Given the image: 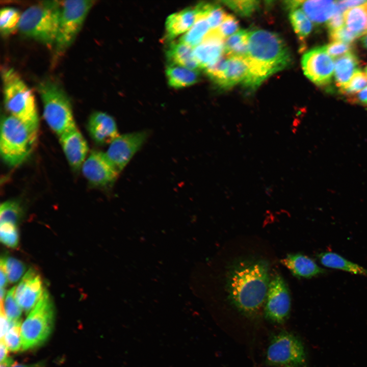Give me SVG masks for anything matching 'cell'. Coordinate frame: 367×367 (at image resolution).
Listing matches in <instances>:
<instances>
[{
	"mask_svg": "<svg viewBox=\"0 0 367 367\" xmlns=\"http://www.w3.org/2000/svg\"><path fill=\"white\" fill-rule=\"evenodd\" d=\"M0 238L5 245L10 248H16L19 241L16 225L10 223H1Z\"/></svg>",
	"mask_w": 367,
	"mask_h": 367,
	"instance_id": "cell-36",
	"label": "cell"
},
{
	"mask_svg": "<svg viewBox=\"0 0 367 367\" xmlns=\"http://www.w3.org/2000/svg\"><path fill=\"white\" fill-rule=\"evenodd\" d=\"M367 85V75L358 70L353 75L350 81L344 87L340 88L342 93L352 95L364 88Z\"/></svg>",
	"mask_w": 367,
	"mask_h": 367,
	"instance_id": "cell-37",
	"label": "cell"
},
{
	"mask_svg": "<svg viewBox=\"0 0 367 367\" xmlns=\"http://www.w3.org/2000/svg\"><path fill=\"white\" fill-rule=\"evenodd\" d=\"M45 291L40 275L35 270L30 269L16 287L15 296L22 310L28 313L36 305Z\"/></svg>",
	"mask_w": 367,
	"mask_h": 367,
	"instance_id": "cell-15",
	"label": "cell"
},
{
	"mask_svg": "<svg viewBox=\"0 0 367 367\" xmlns=\"http://www.w3.org/2000/svg\"><path fill=\"white\" fill-rule=\"evenodd\" d=\"M352 101L367 105V87L358 93L356 97L352 98Z\"/></svg>",
	"mask_w": 367,
	"mask_h": 367,
	"instance_id": "cell-45",
	"label": "cell"
},
{
	"mask_svg": "<svg viewBox=\"0 0 367 367\" xmlns=\"http://www.w3.org/2000/svg\"><path fill=\"white\" fill-rule=\"evenodd\" d=\"M204 70L213 81L225 89L241 83L244 85L249 75V65L245 59L225 55Z\"/></svg>",
	"mask_w": 367,
	"mask_h": 367,
	"instance_id": "cell-10",
	"label": "cell"
},
{
	"mask_svg": "<svg viewBox=\"0 0 367 367\" xmlns=\"http://www.w3.org/2000/svg\"><path fill=\"white\" fill-rule=\"evenodd\" d=\"M21 14L14 8L5 7L0 12V31L2 35L6 36L18 29Z\"/></svg>",
	"mask_w": 367,
	"mask_h": 367,
	"instance_id": "cell-30",
	"label": "cell"
},
{
	"mask_svg": "<svg viewBox=\"0 0 367 367\" xmlns=\"http://www.w3.org/2000/svg\"><path fill=\"white\" fill-rule=\"evenodd\" d=\"M38 131L11 116L1 119L0 152L4 162L17 166L30 155L34 147Z\"/></svg>",
	"mask_w": 367,
	"mask_h": 367,
	"instance_id": "cell-5",
	"label": "cell"
},
{
	"mask_svg": "<svg viewBox=\"0 0 367 367\" xmlns=\"http://www.w3.org/2000/svg\"><path fill=\"white\" fill-rule=\"evenodd\" d=\"M167 57L170 64L199 70L200 66L193 56V47L179 41L173 42L169 45Z\"/></svg>",
	"mask_w": 367,
	"mask_h": 367,
	"instance_id": "cell-23",
	"label": "cell"
},
{
	"mask_svg": "<svg viewBox=\"0 0 367 367\" xmlns=\"http://www.w3.org/2000/svg\"><path fill=\"white\" fill-rule=\"evenodd\" d=\"M289 18L299 39L304 41L312 30V23L304 12L299 8L289 9Z\"/></svg>",
	"mask_w": 367,
	"mask_h": 367,
	"instance_id": "cell-29",
	"label": "cell"
},
{
	"mask_svg": "<svg viewBox=\"0 0 367 367\" xmlns=\"http://www.w3.org/2000/svg\"><path fill=\"white\" fill-rule=\"evenodd\" d=\"M361 41L364 47L367 49V33L363 35V36L361 39Z\"/></svg>",
	"mask_w": 367,
	"mask_h": 367,
	"instance_id": "cell-50",
	"label": "cell"
},
{
	"mask_svg": "<svg viewBox=\"0 0 367 367\" xmlns=\"http://www.w3.org/2000/svg\"><path fill=\"white\" fill-rule=\"evenodd\" d=\"M210 30L205 15H199L194 24L180 37L179 41L194 47L203 41Z\"/></svg>",
	"mask_w": 367,
	"mask_h": 367,
	"instance_id": "cell-28",
	"label": "cell"
},
{
	"mask_svg": "<svg viewBox=\"0 0 367 367\" xmlns=\"http://www.w3.org/2000/svg\"><path fill=\"white\" fill-rule=\"evenodd\" d=\"M1 260L5 265L8 281L11 283L17 282L25 271L24 264L13 257H2Z\"/></svg>",
	"mask_w": 367,
	"mask_h": 367,
	"instance_id": "cell-34",
	"label": "cell"
},
{
	"mask_svg": "<svg viewBox=\"0 0 367 367\" xmlns=\"http://www.w3.org/2000/svg\"><path fill=\"white\" fill-rule=\"evenodd\" d=\"M344 22V14L336 10L334 14L327 22L326 26L329 32H333L343 28Z\"/></svg>",
	"mask_w": 367,
	"mask_h": 367,
	"instance_id": "cell-42",
	"label": "cell"
},
{
	"mask_svg": "<svg viewBox=\"0 0 367 367\" xmlns=\"http://www.w3.org/2000/svg\"><path fill=\"white\" fill-rule=\"evenodd\" d=\"M21 321L11 323V326L4 337L9 350L17 352L21 348Z\"/></svg>",
	"mask_w": 367,
	"mask_h": 367,
	"instance_id": "cell-35",
	"label": "cell"
},
{
	"mask_svg": "<svg viewBox=\"0 0 367 367\" xmlns=\"http://www.w3.org/2000/svg\"><path fill=\"white\" fill-rule=\"evenodd\" d=\"M301 63L304 74L316 85L324 86L331 82L334 64L325 46L307 51L302 56Z\"/></svg>",
	"mask_w": 367,
	"mask_h": 367,
	"instance_id": "cell-13",
	"label": "cell"
},
{
	"mask_svg": "<svg viewBox=\"0 0 367 367\" xmlns=\"http://www.w3.org/2000/svg\"><path fill=\"white\" fill-rule=\"evenodd\" d=\"M323 266L330 269L342 270L355 275L367 276V269L331 251H324L316 255Z\"/></svg>",
	"mask_w": 367,
	"mask_h": 367,
	"instance_id": "cell-22",
	"label": "cell"
},
{
	"mask_svg": "<svg viewBox=\"0 0 367 367\" xmlns=\"http://www.w3.org/2000/svg\"><path fill=\"white\" fill-rule=\"evenodd\" d=\"M367 2L366 1H336V10L343 13L347 9L352 7L363 5Z\"/></svg>",
	"mask_w": 367,
	"mask_h": 367,
	"instance_id": "cell-43",
	"label": "cell"
},
{
	"mask_svg": "<svg viewBox=\"0 0 367 367\" xmlns=\"http://www.w3.org/2000/svg\"><path fill=\"white\" fill-rule=\"evenodd\" d=\"M82 172L90 184L98 188H109L116 180L119 172L107 158L105 152L94 150L82 166Z\"/></svg>",
	"mask_w": 367,
	"mask_h": 367,
	"instance_id": "cell-14",
	"label": "cell"
},
{
	"mask_svg": "<svg viewBox=\"0 0 367 367\" xmlns=\"http://www.w3.org/2000/svg\"><path fill=\"white\" fill-rule=\"evenodd\" d=\"M10 367H44V364L42 362H39L31 364H23L14 362Z\"/></svg>",
	"mask_w": 367,
	"mask_h": 367,
	"instance_id": "cell-48",
	"label": "cell"
},
{
	"mask_svg": "<svg viewBox=\"0 0 367 367\" xmlns=\"http://www.w3.org/2000/svg\"><path fill=\"white\" fill-rule=\"evenodd\" d=\"M0 344V360L1 362H2L8 357L7 354L9 350L4 339H1Z\"/></svg>",
	"mask_w": 367,
	"mask_h": 367,
	"instance_id": "cell-47",
	"label": "cell"
},
{
	"mask_svg": "<svg viewBox=\"0 0 367 367\" xmlns=\"http://www.w3.org/2000/svg\"><path fill=\"white\" fill-rule=\"evenodd\" d=\"M54 310L49 294L45 290L42 297L21 324V349H30L43 343L50 334Z\"/></svg>",
	"mask_w": 367,
	"mask_h": 367,
	"instance_id": "cell-7",
	"label": "cell"
},
{
	"mask_svg": "<svg viewBox=\"0 0 367 367\" xmlns=\"http://www.w3.org/2000/svg\"><path fill=\"white\" fill-rule=\"evenodd\" d=\"M359 61L357 57L352 51L348 53L335 61L334 80L340 88L345 86L358 70Z\"/></svg>",
	"mask_w": 367,
	"mask_h": 367,
	"instance_id": "cell-25",
	"label": "cell"
},
{
	"mask_svg": "<svg viewBox=\"0 0 367 367\" xmlns=\"http://www.w3.org/2000/svg\"><path fill=\"white\" fill-rule=\"evenodd\" d=\"M281 263L299 278H311L327 273L311 258L302 253L289 254Z\"/></svg>",
	"mask_w": 367,
	"mask_h": 367,
	"instance_id": "cell-20",
	"label": "cell"
},
{
	"mask_svg": "<svg viewBox=\"0 0 367 367\" xmlns=\"http://www.w3.org/2000/svg\"><path fill=\"white\" fill-rule=\"evenodd\" d=\"M245 59L249 75L244 86L255 89L268 77L287 67L292 57L284 41L278 34L256 29L249 33Z\"/></svg>",
	"mask_w": 367,
	"mask_h": 367,
	"instance_id": "cell-2",
	"label": "cell"
},
{
	"mask_svg": "<svg viewBox=\"0 0 367 367\" xmlns=\"http://www.w3.org/2000/svg\"><path fill=\"white\" fill-rule=\"evenodd\" d=\"M291 305L290 294L284 279L276 274L269 285L264 306L266 318L281 324L287 319Z\"/></svg>",
	"mask_w": 367,
	"mask_h": 367,
	"instance_id": "cell-12",
	"label": "cell"
},
{
	"mask_svg": "<svg viewBox=\"0 0 367 367\" xmlns=\"http://www.w3.org/2000/svg\"><path fill=\"white\" fill-rule=\"evenodd\" d=\"M237 14L248 17L258 8L259 1H223L221 2Z\"/></svg>",
	"mask_w": 367,
	"mask_h": 367,
	"instance_id": "cell-33",
	"label": "cell"
},
{
	"mask_svg": "<svg viewBox=\"0 0 367 367\" xmlns=\"http://www.w3.org/2000/svg\"><path fill=\"white\" fill-rule=\"evenodd\" d=\"M198 16L196 6L186 8L168 16L165 22L166 39L171 40L187 32L196 21Z\"/></svg>",
	"mask_w": 367,
	"mask_h": 367,
	"instance_id": "cell-21",
	"label": "cell"
},
{
	"mask_svg": "<svg viewBox=\"0 0 367 367\" xmlns=\"http://www.w3.org/2000/svg\"><path fill=\"white\" fill-rule=\"evenodd\" d=\"M93 1L61 2L58 33L55 43L57 53L64 52L72 43L92 6Z\"/></svg>",
	"mask_w": 367,
	"mask_h": 367,
	"instance_id": "cell-8",
	"label": "cell"
},
{
	"mask_svg": "<svg viewBox=\"0 0 367 367\" xmlns=\"http://www.w3.org/2000/svg\"><path fill=\"white\" fill-rule=\"evenodd\" d=\"M357 37H358L357 36L350 32L344 27L337 30L329 32V38L333 42H340L350 44Z\"/></svg>",
	"mask_w": 367,
	"mask_h": 367,
	"instance_id": "cell-41",
	"label": "cell"
},
{
	"mask_svg": "<svg viewBox=\"0 0 367 367\" xmlns=\"http://www.w3.org/2000/svg\"><path fill=\"white\" fill-rule=\"evenodd\" d=\"M13 363V359L8 357L5 360L1 362V367H10Z\"/></svg>",
	"mask_w": 367,
	"mask_h": 367,
	"instance_id": "cell-49",
	"label": "cell"
},
{
	"mask_svg": "<svg viewBox=\"0 0 367 367\" xmlns=\"http://www.w3.org/2000/svg\"><path fill=\"white\" fill-rule=\"evenodd\" d=\"M199 70L170 64L166 69L168 83L174 88H181L197 83L200 77Z\"/></svg>",
	"mask_w": 367,
	"mask_h": 367,
	"instance_id": "cell-24",
	"label": "cell"
},
{
	"mask_svg": "<svg viewBox=\"0 0 367 367\" xmlns=\"http://www.w3.org/2000/svg\"><path fill=\"white\" fill-rule=\"evenodd\" d=\"M1 339L4 337L11 326V323L8 319L4 309V306L1 305Z\"/></svg>",
	"mask_w": 367,
	"mask_h": 367,
	"instance_id": "cell-44",
	"label": "cell"
},
{
	"mask_svg": "<svg viewBox=\"0 0 367 367\" xmlns=\"http://www.w3.org/2000/svg\"><path fill=\"white\" fill-rule=\"evenodd\" d=\"M15 289L13 287L8 292L3 303L5 313L11 323L20 321L22 310L15 298Z\"/></svg>",
	"mask_w": 367,
	"mask_h": 367,
	"instance_id": "cell-31",
	"label": "cell"
},
{
	"mask_svg": "<svg viewBox=\"0 0 367 367\" xmlns=\"http://www.w3.org/2000/svg\"><path fill=\"white\" fill-rule=\"evenodd\" d=\"M365 71L366 74L367 75V67L365 68Z\"/></svg>",
	"mask_w": 367,
	"mask_h": 367,
	"instance_id": "cell-51",
	"label": "cell"
},
{
	"mask_svg": "<svg viewBox=\"0 0 367 367\" xmlns=\"http://www.w3.org/2000/svg\"><path fill=\"white\" fill-rule=\"evenodd\" d=\"M59 137L62 148L69 165L74 170H79L86 160L88 152L85 138L76 127Z\"/></svg>",
	"mask_w": 367,
	"mask_h": 367,
	"instance_id": "cell-17",
	"label": "cell"
},
{
	"mask_svg": "<svg viewBox=\"0 0 367 367\" xmlns=\"http://www.w3.org/2000/svg\"><path fill=\"white\" fill-rule=\"evenodd\" d=\"M325 48L328 54L333 58L351 52L353 48L351 44L340 42H333L325 45Z\"/></svg>",
	"mask_w": 367,
	"mask_h": 367,
	"instance_id": "cell-40",
	"label": "cell"
},
{
	"mask_svg": "<svg viewBox=\"0 0 367 367\" xmlns=\"http://www.w3.org/2000/svg\"><path fill=\"white\" fill-rule=\"evenodd\" d=\"M239 22L237 18L230 14H227L217 31L220 36L225 40L239 31Z\"/></svg>",
	"mask_w": 367,
	"mask_h": 367,
	"instance_id": "cell-39",
	"label": "cell"
},
{
	"mask_svg": "<svg viewBox=\"0 0 367 367\" xmlns=\"http://www.w3.org/2000/svg\"><path fill=\"white\" fill-rule=\"evenodd\" d=\"M37 89L43 106V116L59 136L76 128L69 99L61 87L49 80L41 82Z\"/></svg>",
	"mask_w": 367,
	"mask_h": 367,
	"instance_id": "cell-6",
	"label": "cell"
},
{
	"mask_svg": "<svg viewBox=\"0 0 367 367\" xmlns=\"http://www.w3.org/2000/svg\"><path fill=\"white\" fill-rule=\"evenodd\" d=\"M1 288L5 289L8 282L5 265L1 260Z\"/></svg>",
	"mask_w": 367,
	"mask_h": 367,
	"instance_id": "cell-46",
	"label": "cell"
},
{
	"mask_svg": "<svg viewBox=\"0 0 367 367\" xmlns=\"http://www.w3.org/2000/svg\"><path fill=\"white\" fill-rule=\"evenodd\" d=\"M87 127L91 138L99 145L110 144L119 136L115 120L103 112L93 113L89 119Z\"/></svg>",
	"mask_w": 367,
	"mask_h": 367,
	"instance_id": "cell-18",
	"label": "cell"
},
{
	"mask_svg": "<svg viewBox=\"0 0 367 367\" xmlns=\"http://www.w3.org/2000/svg\"><path fill=\"white\" fill-rule=\"evenodd\" d=\"M226 14L227 13L220 5L208 4L205 17L211 30L217 29Z\"/></svg>",
	"mask_w": 367,
	"mask_h": 367,
	"instance_id": "cell-38",
	"label": "cell"
},
{
	"mask_svg": "<svg viewBox=\"0 0 367 367\" xmlns=\"http://www.w3.org/2000/svg\"><path fill=\"white\" fill-rule=\"evenodd\" d=\"M61 2L43 1L21 14L18 30L24 36L49 46L55 44L59 24Z\"/></svg>",
	"mask_w": 367,
	"mask_h": 367,
	"instance_id": "cell-4",
	"label": "cell"
},
{
	"mask_svg": "<svg viewBox=\"0 0 367 367\" xmlns=\"http://www.w3.org/2000/svg\"><path fill=\"white\" fill-rule=\"evenodd\" d=\"M268 362L273 365L298 366L305 360V354L301 342L294 335L281 332L274 336L267 351Z\"/></svg>",
	"mask_w": 367,
	"mask_h": 367,
	"instance_id": "cell-9",
	"label": "cell"
},
{
	"mask_svg": "<svg viewBox=\"0 0 367 367\" xmlns=\"http://www.w3.org/2000/svg\"><path fill=\"white\" fill-rule=\"evenodd\" d=\"M2 78L6 110L10 115L38 131L39 118L32 91L12 68L3 69Z\"/></svg>",
	"mask_w": 367,
	"mask_h": 367,
	"instance_id": "cell-3",
	"label": "cell"
},
{
	"mask_svg": "<svg viewBox=\"0 0 367 367\" xmlns=\"http://www.w3.org/2000/svg\"><path fill=\"white\" fill-rule=\"evenodd\" d=\"M0 220L2 223H10L16 225L21 213L19 204L15 201H7L0 207Z\"/></svg>",
	"mask_w": 367,
	"mask_h": 367,
	"instance_id": "cell-32",
	"label": "cell"
},
{
	"mask_svg": "<svg viewBox=\"0 0 367 367\" xmlns=\"http://www.w3.org/2000/svg\"><path fill=\"white\" fill-rule=\"evenodd\" d=\"M284 3L289 9L295 7L300 8L316 24L328 21L336 11V3L334 1H287Z\"/></svg>",
	"mask_w": 367,
	"mask_h": 367,
	"instance_id": "cell-19",
	"label": "cell"
},
{
	"mask_svg": "<svg viewBox=\"0 0 367 367\" xmlns=\"http://www.w3.org/2000/svg\"><path fill=\"white\" fill-rule=\"evenodd\" d=\"M149 133L139 131L119 135L105 152L108 160L120 173L145 143Z\"/></svg>",
	"mask_w": 367,
	"mask_h": 367,
	"instance_id": "cell-11",
	"label": "cell"
},
{
	"mask_svg": "<svg viewBox=\"0 0 367 367\" xmlns=\"http://www.w3.org/2000/svg\"><path fill=\"white\" fill-rule=\"evenodd\" d=\"M287 367H291V366H287Z\"/></svg>",
	"mask_w": 367,
	"mask_h": 367,
	"instance_id": "cell-52",
	"label": "cell"
},
{
	"mask_svg": "<svg viewBox=\"0 0 367 367\" xmlns=\"http://www.w3.org/2000/svg\"><path fill=\"white\" fill-rule=\"evenodd\" d=\"M270 279L269 262L260 258L234 261L227 272L226 287L232 304L248 316L264 308Z\"/></svg>",
	"mask_w": 367,
	"mask_h": 367,
	"instance_id": "cell-1",
	"label": "cell"
},
{
	"mask_svg": "<svg viewBox=\"0 0 367 367\" xmlns=\"http://www.w3.org/2000/svg\"><path fill=\"white\" fill-rule=\"evenodd\" d=\"M224 41L217 30H210L203 41L193 47V56L201 69L210 66L224 55Z\"/></svg>",
	"mask_w": 367,
	"mask_h": 367,
	"instance_id": "cell-16",
	"label": "cell"
},
{
	"mask_svg": "<svg viewBox=\"0 0 367 367\" xmlns=\"http://www.w3.org/2000/svg\"><path fill=\"white\" fill-rule=\"evenodd\" d=\"M346 28L360 37L367 33V2L349 9L344 13Z\"/></svg>",
	"mask_w": 367,
	"mask_h": 367,
	"instance_id": "cell-26",
	"label": "cell"
},
{
	"mask_svg": "<svg viewBox=\"0 0 367 367\" xmlns=\"http://www.w3.org/2000/svg\"><path fill=\"white\" fill-rule=\"evenodd\" d=\"M249 32L240 30L224 41V55L245 59L247 55Z\"/></svg>",
	"mask_w": 367,
	"mask_h": 367,
	"instance_id": "cell-27",
	"label": "cell"
}]
</instances>
